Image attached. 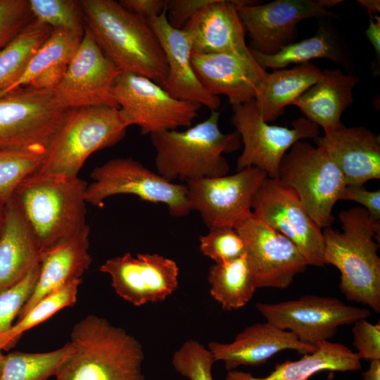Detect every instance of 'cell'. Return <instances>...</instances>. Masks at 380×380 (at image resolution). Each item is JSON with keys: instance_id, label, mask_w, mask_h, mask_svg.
I'll return each instance as SVG.
<instances>
[{"instance_id": "1", "label": "cell", "mask_w": 380, "mask_h": 380, "mask_svg": "<svg viewBox=\"0 0 380 380\" xmlns=\"http://www.w3.org/2000/svg\"><path fill=\"white\" fill-rule=\"evenodd\" d=\"M78 3L96 44L120 72L142 75L163 84L167 64L159 39L147 20L113 0Z\"/></svg>"}, {"instance_id": "2", "label": "cell", "mask_w": 380, "mask_h": 380, "mask_svg": "<svg viewBox=\"0 0 380 380\" xmlns=\"http://www.w3.org/2000/svg\"><path fill=\"white\" fill-rule=\"evenodd\" d=\"M87 183L38 171L23 179L10 198L32 232L41 257L81 232L86 223Z\"/></svg>"}, {"instance_id": "3", "label": "cell", "mask_w": 380, "mask_h": 380, "mask_svg": "<svg viewBox=\"0 0 380 380\" xmlns=\"http://www.w3.org/2000/svg\"><path fill=\"white\" fill-rule=\"evenodd\" d=\"M69 343L56 380H145L140 342L103 317L89 315L80 320Z\"/></svg>"}, {"instance_id": "4", "label": "cell", "mask_w": 380, "mask_h": 380, "mask_svg": "<svg viewBox=\"0 0 380 380\" xmlns=\"http://www.w3.org/2000/svg\"><path fill=\"white\" fill-rule=\"evenodd\" d=\"M342 232L324 229V260L341 273L339 289L347 300L380 312V221L360 206L338 214Z\"/></svg>"}, {"instance_id": "5", "label": "cell", "mask_w": 380, "mask_h": 380, "mask_svg": "<svg viewBox=\"0 0 380 380\" xmlns=\"http://www.w3.org/2000/svg\"><path fill=\"white\" fill-rule=\"evenodd\" d=\"M220 113L211 111L206 120L184 131L151 134L157 173L169 182H186L227 175L230 167L222 155L239 149L241 138L236 131H220Z\"/></svg>"}, {"instance_id": "6", "label": "cell", "mask_w": 380, "mask_h": 380, "mask_svg": "<svg viewBox=\"0 0 380 380\" xmlns=\"http://www.w3.org/2000/svg\"><path fill=\"white\" fill-rule=\"evenodd\" d=\"M127 128L117 108L69 109L37 171L77 177L91 153L117 144L125 137Z\"/></svg>"}, {"instance_id": "7", "label": "cell", "mask_w": 380, "mask_h": 380, "mask_svg": "<svg viewBox=\"0 0 380 380\" xmlns=\"http://www.w3.org/2000/svg\"><path fill=\"white\" fill-rule=\"evenodd\" d=\"M69 109L54 90L29 85L0 97V148H18L46 154Z\"/></svg>"}, {"instance_id": "8", "label": "cell", "mask_w": 380, "mask_h": 380, "mask_svg": "<svg viewBox=\"0 0 380 380\" xmlns=\"http://www.w3.org/2000/svg\"><path fill=\"white\" fill-rule=\"evenodd\" d=\"M297 194L304 208L321 228L331 227L333 208L346 186L343 175L324 149L296 142L283 156L278 179Z\"/></svg>"}, {"instance_id": "9", "label": "cell", "mask_w": 380, "mask_h": 380, "mask_svg": "<svg viewBox=\"0 0 380 380\" xmlns=\"http://www.w3.org/2000/svg\"><path fill=\"white\" fill-rule=\"evenodd\" d=\"M111 93L127 127L137 125L144 135L188 128L201 107L177 99L153 80L128 72L117 76Z\"/></svg>"}, {"instance_id": "10", "label": "cell", "mask_w": 380, "mask_h": 380, "mask_svg": "<svg viewBox=\"0 0 380 380\" xmlns=\"http://www.w3.org/2000/svg\"><path fill=\"white\" fill-rule=\"evenodd\" d=\"M91 177L94 182L87 186L85 199L94 206L103 207L104 200L112 196L132 194L144 201L165 204L175 217L191 211L186 184L169 182L131 158L111 159L96 167Z\"/></svg>"}, {"instance_id": "11", "label": "cell", "mask_w": 380, "mask_h": 380, "mask_svg": "<svg viewBox=\"0 0 380 380\" xmlns=\"http://www.w3.org/2000/svg\"><path fill=\"white\" fill-rule=\"evenodd\" d=\"M232 110L231 122L243 144L237 171L255 167L277 179L280 162L287 151L303 139L319 136V127L306 118L293 120L292 128L269 125L260 116L254 100L232 106Z\"/></svg>"}, {"instance_id": "12", "label": "cell", "mask_w": 380, "mask_h": 380, "mask_svg": "<svg viewBox=\"0 0 380 380\" xmlns=\"http://www.w3.org/2000/svg\"><path fill=\"white\" fill-rule=\"evenodd\" d=\"M255 307L266 322L315 346L329 341L339 327L371 315L366 308L346 305L334 297L315 295L277 303H257Z\"/></svg>"}, {"instance_id": "13", "label": "cell", "mask_w": 380, "mask_h": 380, "mask_svg": "<svg viewBox=\"0 0 380 380\" xmlns=\"http://www.w3.org/2000/svg\"><path fill=\"white\" fill-rule=\"evenodd\" d=\"M251 208L253 216L292 241L308 265H326L322 229L291 187L267 177L255 193Z\"/></svg>"}, {"instance_id": "14", "label": "cell", "mask_w": 380, "mask_h": 380, "mask_svg": "<svg viewBox=\"0 0 380 380\" xmlns=\"http://www.w3.org/2000/svg\"><path fill=\"white\" fill-rule=\"evenodd\" d=\"M267 177L264 171L250 167L232 175L186 182L190 209L199 213L209 229H236L252 215L253 197Z\"/></svg>"}, {"instance_id": "15", "label": "cell", "mask_w": 380, "mask_h": 380, "mask_svg": "<svg viewBox=\"0 0 380 380\" xmlns=\"http://www.w3.org/2000/svg\"><path fill=\"white\" fill-rule=\"evenodd\" d=\"M236 229L243 241L256 289H287L308 265L292 241L253 213Z\"/></svg>"}, {"instance_id": "16", "label": "cell", "mask_w": 380, "mask_h": 380, "mask_svg": "<svg viewBox=\"0 0 380 380\" xmlns=\"http://www.w3.org/2000/svg\"><path fill=\"white\" fill-rule=\"evenodd\" d=\"M120 72L104 56L86 27L63 79L53 89L56 97L66 109L91 106L118 109L111 90Z\"/></svg>"}, {"instance_id": "17", "label": "cell", "mask_w": 380, "mask_h": 380, "mask_svg": "<svg viewBox=\"0 0 380 380\" xmlns=\"http://www.w3.org/2000/svg\"><path fill=\"white\" fill-rule=\"evenodd\" d=\"M100 271L111 277L116 293L134 305L164 300L178 286L175 261L158 253L129 252L107 260Z\"/></svg>"}, {"instance_id": "18", "label": "cell", "mask_w": 380, "mask_h": 380, "mask_svg": "<svg viewBox=\"0 0 380 380\" xmlns=\"http://www.w3.org/2000/svg\"><path fill=\"white\" fill-rule=\"evenodd\" d=\"M250 48L266 55L277 53L294 42L297 24L317 17H337L318 0H275L266 4H247L239 8Z\"/></svg>"}, {"instance_id": "19", "label": "cell", "mask_w": 380, "mask_h": 380, "mask_svg": "<svg viewBox=\"0 0 380 380\" xmlns=\"http://www.w3.org/2000/svg\"><path fill=\"white\" fill-rule=\"evenodd\" d=\"M253 1L210 0L183 27L191 42V53H231L253 58L245 41L239 8Z\"/></svg>"}, {"instance_id": "20", "label": "cell", "mask_w": 380, "mask_h": 380, "mask_svg": "<svg viewBox=\"0 0 380 380\" xmlns=\"http://www.w3.org/2000/svg\"><path fill=\"white\" fill-rule=\"evenodd\" d=\"M163 49L167 75L161 87L172 97L218 110L220 99L203 87L191 64V42L184 30L172 27L166 17V9L148 21Z\"/></svg>"}, {"instance_id": "21", "label": "cell", "mask_w": 380, "mask_h": 380, "mask_svg": "<svg viewBox=\"0 0 380 380\" xmlns=\"http://www.w3.org/2000/svg\"><path fill=\"white\" fill-rule=\"evenodd\" d=\"M191 64L203 87L212 95L226 96L232 106L254 100L267 72L254 58L231 53H191Z\"/></svg>"}, {"instance_id": "22", "label": "cell", "mask_w": 380, "mask_h": 380, "mask_svg": "<svg viewBox=\"0 0 380 380\" xmlns=\"http://www.w3.org/2000/svg\"><path fill=\"white\" fill-rule=\"evenodd\" d=\"M314 140L338 168L346 186H362L380 179L379 137L367 127H348L341 123Z\"/></svg>"}, {"instance_id": "23", "label": "cell", "mask_w": 380, "mask_h": 380, "mask_svg": "<svg viewBox=\"0 0 380 380\" xmlns=\"http://www.w3.org/2000/svg\"><path fill=\"white\" fill-rule=\"evenodd\" d=\"M208 349L215 361H222L231 371L241 365L258 366L284 350L305 355L313 353L317 346L304 343L291 331L266 322L247 327L229 343L210 342Z\"/></svg>"}, {"instance_id": "24", "label": "cell", "mask_w": 380, "mask_h": 380, "mask_svg": "<svg viewBox=\"0 0 380 380\" xmlns=\"http://www.w3.org/2000/svg\"><path fill=\"white\" fill-rule=\"evenodd\" d=\"M90 229L87 225L69 240L44 253L35 287L20 310L18 319L49 293L80 279L91 262L89 253Z\"/></svg>"}, {"instance_id": "25", "label": "cell", "mask_w": 380, "mask_h": 380, "mask_svg": "<svg viewBox=\"0 0 380 380\" xmlns=\"http://www.w3.org/2000/svg\"><path fill=\"white\" fill-rule=\"evenodd\" d=\"M359 82L356 75L345 74L341 69H325L320 79L292 105L329 134L341 124V115L353 102V89Z\"/></svg>"}, {"instance_id": "26", "label": "cell", "mask_w": 380, "mask_h": 380, "mask_svg": "<svg viewBox=\"0 0 380 380\" xmlns=\"http://www.w3.org/2000/svg\"><path fill=\"white\" fill-rule=\"evenodd\" d=\"M37 241L14 202H6L0 234V293L24 279L40 264Z\"/></svg>"}, {"instance_id": "27", "label": "cell", "mask_w": 380, "mask_h": 380, "mask_svg": "<svg viewBox=\"0 0 380 380\" xmlns=\"http://www.w3.org/2000/svg\"><path fill=\"white\" fill-rule=\"evenodd\" d=\"M311 353L297 360L277 364L274 370L264 377L237 370L228 371L225 380H310L322 371L354 372L362 368L360 359L347 346L329 341L317 344Z\"/></svg>"}, {"instance_id": "28", "label": "cell", "mask_w": 380, "mask_h": 380, "mask_svg": "<svg viewBox=\"0 0 380 380\" xmlns=\"http://www.w3.org/2000/svg\"><path fill=\"white\" fill-rule=\"evenodd\" d=\"M322 71L309 62L291 69L267 72L254 99L255 106L262 118L270 122L281 115L286 106L292 104L320 79Z\"/></svg>"}, {"instance_id": "29", "label": "cell", "mask_w": 380, "mask_h": 380, "mask_svg": "<svg viewBox=\"0 0 380 380\" xmlns=\"http://www.w3.org/2000/svg\"><path fill=\"white\" fill-rule=\"evenodd\" d=\"M249 47V46H248ZM257 63L265 70L283 69L291 64L309 63L316 58H326L334 63H346L348 58L331 31L320 25L312 37L293 42L272 55L260 53L249 47Z\"/></svg>"}, {"instance_id": "30", "label": "cell", "mask_w": 380, "mask_h": 380, "mask_svg": "<svg viewBox=\"0 0 380 380\" xmlns=\"http://www.w3.org/2000/svg\"><path fill=\"white\" fill-rule=\"evenodd\" d=\"M208 280L210 295L225 310L243 308L257 289L246 253L236 259L213 265L208 271Z\"/></svg>"}, {"instance_id": "31", "label": "cell", "mask_w": 380, "mask_h": 380, "mask_svg": "<svg viewBox=\"0 0 380 380\" xmlns=\"http://www.w3.org/2000/svg\"><path fill=\"white\" fill-rule=\"evenodd\" d=\"M53 28L32 18L0 50V95L15 83Z\"/></svg>"}, {"instance_id": "32", "label": "cell", "mask_w": 380, "mask_h": 380, "mask_svg": "<svg viewBox=\"0 0 380 380\" xmlns=\"http://www.w3.org/2000/svg\"><path fill=\"white\" fill-rule=\"evenodd\" d=\"M84 34L63 28H54L49 37L40 46L30 60L19 79L0 97L30 81L44 70L58 65L68 64L77 51Z\"/></svg>"}, {"instance_id": "33", "label": "cell", "mask_w": 380, "mask_h": 380, "mask_svg": "<svg viewBox=\"0 0 380 380\" xmlns=\"http://www.w3.org/2000/svg\"><path fill=\"white\" fill-rule=\"evenodd\" d=\"M71 350L69 342L46 353L12 352L5 355L0 380H46L57 370Z\"/></svg>"}, {"instance_id": "34", "label": "cell", "mask_w": 380, "mask_h": 380, "mask_svg": "<svg viewBox=\"0 0 380 380\" xmlns=\"http://www.w3.org/2000/svg\"><path fill=\"white\" fill-rule=\"evenodd\" d=\"M81 281V279L75 280L38 301L9 331L0 335V348L6 350L13 346L25 331L44 322L63 308L75 305Z\"/></svg>"}, {"instance_id": "35", "label": "cell", "mask_w": 380, "mask_h": 380, "mask_svg": "<svg viewBox=\"0 0 380 380\" xmlns=\"http://www.w3.org/2000/svg\"><path fill=\"white\" fill-rule=\"evenodd\" d=\"M45 154L18 148H0V196L8 201L18 184L37 172Z\"/></svg>"}, {"instance_id": "36", "label": "cell", "mask_w": 380, "mask_h": 380, "mask_svg": "<svg viewBox=\"0 0 380 380\" xmlns=\"http://www.w3.org/2000/svg\"><path fill=\"white\" fill-rule=\"evenodd\" d=\"M34 18L54 28H63L84 34L87 27L78 1L28 0Z\"/></svg>"}, {"instance_id": "37", "label": "cell", "mask_w": 380, "mask_h": 380, "mask_svg": "<svg viewBox=\"0 0 380 380\" xmlns=\"http://www.w3.org/2000/svg\"><path fill=\"white\" fill-rule=\"evenodd\" d=\"M215 362L210 350L194 340L184 342L172 360L175 370L189 380H213L211 369Z\"/></svg>"}, {"instance_id": "38", "label": "cell", "mask_w": 380, "mask_h": 380, "mask_svg": "<svg viewBox=\"0 0 380 380\" xmlns=\"http://www.w3.org/2000/svg\"><path fill=\"white\" fill-rule=\"evenodd\" d=\"M199 241L201 253L215 263L230 261L246 253L243 241L233 227L209 229V232L201 236Z\"/></svg>"}, {"instance_id": "39", "label": "cell", "mask_w": 380, "mask_h": 380, "mask_svg": "<svg viewBox=\"0 0 380 380\" xmlns=\"http://www.w3.org/2000/svg\"><path fill=\"white\" fill-rule=\"evenodd\" d=\"M39 271L40 264L20 282L0 293V335L12 327L13 320L35 287Z\"/></svg>"}, {"instance_id": "40", "label": "cell", "mask_w": 380, "mask_h": 380, "mask_svg": "<svg viewBox=\"0 0 380 380\" xmlns=\"http://www.w3.org/2000/svg\"><path fill=\"white\" fill-rule=\"evenodd\" d=\"M32 18L28 0H0V50Z\"/></svg>"}, {"instance_id": "41", "label": "cell", "mask_w": 380, "mask_h": 380, "mask_svg": "<svg viewBox=\"0 0 380 380\" xmlns=\"http://www.w3.org/2000/svg\"><path fill=\"white\" fill-rule=\"evenodd\" d=\"M353 345L358 357L368 361L380 360V324L363 318L353 324Z\"/></svg>"}, {"instance_id": "42", "label": "cell", "mask_w": 380, "mask_h": 380, "mask_svg": "<svg viewBox=\"0 0 380 380\" xmlns=\"http://www.w3.org/2000/svg\"><path fill=\"white\" fill-rule=\"evenodd\" d=\"M210 0H168L166 17L174 28L182 30L185 25Z\"/></svg>"}, {"instance_id": "43", "label": "cell", "mask_w": 380, "mask_h": 380, "mask_svg": "<svg viewBox=\"0 0 380 380\" xmlns=\"http://www.w3.org/2000/svg\"><path fill=\"white\" fill-rule=\"evenodd\" d=\"M341 200L353 201L363 205L370 217L374 220H380V190L367 191L360 185L346 186Z\"/></svg>"}, {"instance_id": "44", "label": "cell", "mask_w": 380, "mask_h": 380, "mask_svg": "<svg viewBox=\"0 0 380 380\" xmlns=\"http://www.w3.org/2000/svg\"><path fill=\"white\" fill-rule=\"evenodd\" d=\"M165 0H122L119 3L127 11L149 20L161 15L166 9Z\"/></svg>"}, {"instance_id": "45", "label": "cell", "mask_w": 380, "mask_h": 380, "mask_svg": "<svg viewBox=\"0 0 380 380\" xmlns=\"http://www.w3.org/2000/svg\"><path fill=\"white\" fill-rule=\"evenodd\" d=\"M67 67L65 63L51 66L37 75L28 85L39 89L53 90L63 79Z\"/></svg>"}, {"instance_id": "46", "label": "cell", "mask_w": 380, "mask_h": 380, "mask_svg": "<svg viewBox=\"0 0 380 380\" xmlns=\"http://www.w3.org/2000/svg\"><path fill=\"white\" fill-rule=\"evenodd\" d=\"M369 25L365 33L367 39L373 45L379 60L380 56V18L377 15L369 16Z\"/></svg>"}, {"instance_id": "47", "label": "cell", "mask_w": 380, "mask_h": 380, "mask_svg": "<svg viewBox=\"0 0 380 380\" xmlns=\"http://www.w3.org/2000/svg\"><path fill=\"white\" fill-rule=\"evenodd\" d=\"M369 362V369L362 374L363 380H380V360Z\"/></svg>"}, {"instance_id": "48", "label": "cell", "mask_w": 380, "mask_h": 380, "mask_svg": "<svg viewBox=\"0 0 380 380\" xmlns=\"http://www.w3.org/2000/svg\"><path fill=\"white\" fill-rule=\"evenodd\" d=\"M357 2L367 11L369 16L376 15L380 11L379 0H359Z\"/></svg>"}, {"instance_id": "49", "label": "cell", "mask_w": 380, "mask_h": 380, "mask_svg": "<svg viewBox=\"0 0 380 380\" xmlns=\"http://www.w3.org/2000/svg\"><path fill=\"white\" fill-rule=\"evenodd\" d=\"M6 202V200L0 196V234L5 221Z\"/></svg>"}, {"instance_id": "50", "label": "cell", "mask_w": 380, "mask_h": 380, "mask_svg": "<svg viewBox=\"0 0 380 380\" xmlns=\"http://www.w3.org/2000/svg\"><path fill=\"white\" fill-rule=\"evenodd\" d=\"M318 1L320 5L326 9L331 8L336 4L343 2L342 0H318Z\"/></svg>"}, {"instance_id": "51", "label": "cell", "mask_w": 380, "mask_h": 380, "mask_svg": "<svg viewBox=\"0 0 380 380\" xmlns=\"http://www.w3.org/2000/svg\"><path fill=\"white\" fill-rule=\"evenodd\" d=\"M4 360H5V355L3 354L2 349L0 348V377L3 372Z\"/></svg>"}]
</instances>
